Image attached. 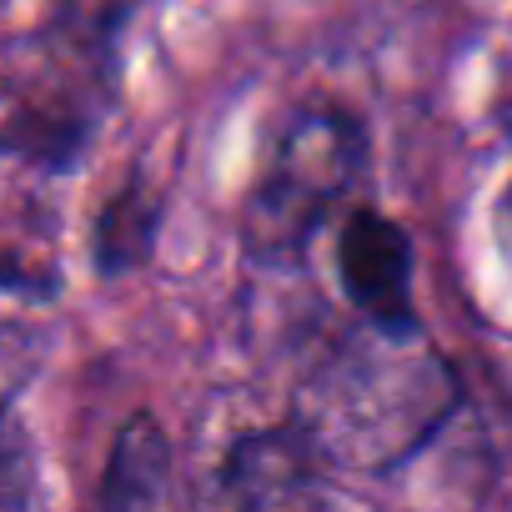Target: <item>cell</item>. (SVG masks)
Listing matches in <instances>:
<instances>
[{
    "label": "cell",
    "mask_w": 512,
    "mask_h": 512,
    "mask_svg": "<svg viewBox=\"0 0 512 512\" xmlns=\"http://www.w3.org/2000/svg\"><path fill=\"white\" fill-rule=\"evenodd\" d=\"M156 226H161V191L131 176L96 216L91 231V256L101 277H126L146 267V256L156 251Z\"/></svg>",
    "instance_id": "7"
},
{
    "label": "cell",
    "mask_w": 512,
    "mask_h": 512,
    "mask_svg": "<svg viewBox=\"0 0 512 512\" xmlns=\"http://www.w3.org/2000/svg\"><path fill=\"white\" fill-rule=\"evenodd\" d=\"M367 161V131L342 106H302L241 201V246L256 262H297L327 211L352 191Z\"/></svg>",
    "instance_id": "2"
},
{
    "label": "cell",
    "mask_w": 512,
    "mask_h": 512,
    "mask_svg": "<svg viewBox=\"0 0 512 512\" xmlns=\"http://www.w3.org/2000/svg\"><path fill=\"white\" fill-rule=\"evenodd\" d=\"M146 0H56V31L91 46V51H116L121 31L141 16Z\"/></svg>",
    "instance_id": "9"
},
{
    "label": "cell",
    "mask_w": 512,
    "mask_h": 512,
    "mask_svg": "<svg viewBox=\"0 0 512 512\" xmlns=\"http://www.w3.org/2000/svg\"><path fill=\"white\" fill-rule=\"evenodd\" d=\"M492 236H497L502 262L512 267V181L502 186V196H497V206H492Z\"/></svg>",
    "instance_id": "10"
},
{
    "label": "cell",
    "mask_w": 512,
    "mask_h": 512,
    "mask_svg": "<svg viewBox=\"0 0 512 512\" xmlns=\"http://www.w3.org/2000/svg\"><path fill=\"white\" fill-rule=\"evenodd\" d=\"M166 497H171V442L151 412H136L121 422L116 447L106 457L101 507L131 512V507H156Z\"/></svg>",
    "instance_id": "6"
},
{
    "label": "cell",
    "mask_w": 512,
    "mask_h": 512,
    "mask_svg": "<svg viewBox=\"0 0 512 512\" xmlns=\"http://www.w3.org/2000/svg\"><path fill=\"white\" fill-rule=\"evenodd\" d=\"M337 272H342V292L372 327H392V332L422 327L412 312V241L392 216L372 206L347 211L337 236Z\"/></svg>",
    "instance_id": "4"
},
{
    "label": "cell",
    "mask_w": 512,
    "mask_h": 512,
    "mask_svg": "<svg viewBox=\"0 0 512 512\" xmlns=\"http://www.w3.org/2000/svg\"><path fill=\"white\" fill-rule=\"evenodd\" d=\"M327 462L297 422L246 432L221 462V497L236 507H312L327 497Z\"/></svg>",
    "instance_id": "5"
},
{
    "label": "cell",
    "mask_w": 512,
    "mask_h": 512,
    "mask_svg": "<svg viewBox=\"0 0 512 512\" xmlns=\"http://www.w3.org/2000/svg\"><path fill=\"white\" fill-rule=\"evenodd\" d=\"M452 362L422 342V327H362L302 382L297 427L332 472H392L417 457L457 412Z\"/></svg>",
    "instance_id": "1"
},
{
    "label": "cell",
    "mask_w": 512,
    "mask_h": 512,
    "mask_svg": "<svg viewBox=\"0 0 512 512\" xmlns=\"http://www.w3.org/2000/svg\"><path fill=\"white\" fill-rule=\"evenodd\" d=\"M106 101H111V51H91L51 26L26 51V66L6 76L0 151L46 171H66L101 126Z\"/></svg>",
    "instance_id": "3"
},
{
    "label": "cell",
    "mask_w": 512,
    "mask_h": 512,
    "mask_svg": "<svg viewBox=\"0 0 512 512\" xmlns=\"http://www.w3.org/2000/svg\"><path fill=\"white\" fill-rule=\"evenodd\" d=\"M36 367V342L21 327L0 332V507H26L36 497L31 437L16 422V392Z\"/></svg>",
    "instance_id": "8"
}]
</instances>
